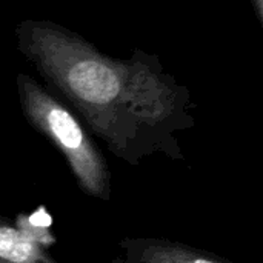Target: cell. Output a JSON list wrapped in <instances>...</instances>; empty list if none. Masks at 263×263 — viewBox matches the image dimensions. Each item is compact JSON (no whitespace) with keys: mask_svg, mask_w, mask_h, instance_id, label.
Here are the masks:
<instances>
[{"mask_svg":"<svg viewBox=\"0 0 263 263\" xmlns=\"http://www.w3.org/2000/svg\"><path fill=\"white\" fill-rule=\"evenodd\" d=\"M14 35L45 86L112 156L131 166L156 154L185 160L179 134L194 128L196 103L159 55L136 48L129 59L111 57L52 20H22Z\"/></svg>","mask_w":263,"mask_h":263,"instance_id":"cell-1","label":"cell"},{"mask_svg":"<svg viewBox=\"0 0 263 263\" xmlns=\"http://www.w3.org/2000/svg\"><path fill=\"white\" fill-rule=\"evenodd\" d=\"M17 97L26 123L65 159L79 190L97 200L112 196L108 160L79 116L45 85L18 72Z\"/></svg>","mask_w":263,"mask_h":263,"instance_id":"cell-2","label":"cell"},{"mask_svg":"<svg viewBox=\"0 0 263 263\" xmlns=\"http://www.w3.org/2000/svg\"><path fill=\"white\" fill-rule=\"evenodd\" d=\"M109 263H234L216 253L163 237H123Z\"/></svg>","mask_w":263,"mask_h":263,"instance_id":"cell-3","label":"cell"},{"mask_svg":"<svg viewBox=\"0 0 263 263\" xmlns=\"http://www.w3.org/2000/svg\"><path fill=\"white\" fill-rule=\"evenodd\" d=\"M0 263H59L42 243L0 216Z\"/></svg>","mask_w":263,"mask_h":263,"instance_id":"cell-4","label":"cell"},{"mask_svg":"<svg viewBox=\"0 0 263 263\" xmlns=\"http://www.w3.org/2000/svg\"><path fill=\"white\" fill-rule=\"evenodd\" d=\"M250 2H251V6L254 9V14H256L259 25L263 26V0H250Z\"/></svg>","mask_w":263,"mask_h":263,"instance_id":"cell-5","label":"cell"}]
</instances>
